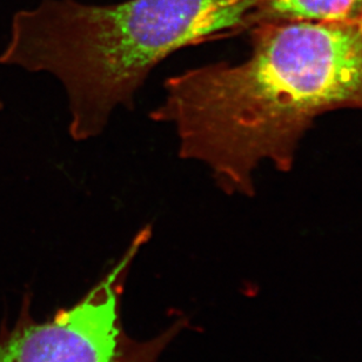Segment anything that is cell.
I'll use <instances>...</instances> for the list:
<instances>
[{
    "label": "cell",
    "mask_w": 362,
    "mask_h": 362,
    "mask_svg": "<svg viewBox=\"0 0 362 362\" xmlns=\"http://www.w3.org/2000/svg\"><path fill=\"white\" fill-rule=\"evenodd\" d=\"M244 63L195 67L165 81L150 113L171 124L179 157L200 161L226 194L253 197V171L292 168L314 119L362 110V21H262Z\"/></svg>",
    "instance_id": "1"
},
{
    "label": "cell",
    "mask_w": 362,
    "mask_h": 362,
    "mask_svg": "<svg viewBox=\"0 0 362 362\" xmlns=\"http://www.w3.org/2000/svg\"><path fill=\"white\" fill-rule=\"evenodd\" d=\"M260 0H127L86 5L44 0L19 11L0 65L62 83L74 141L100 136L112 113L133 110L154 67L175 51L251 28Z\"/></svg>",
    "instance_id": "2"
},
{
    "label": "cell",
    "mask_w": 362,
    "mask_h": 362,
    "mask_svg": "<svg viewBox=\"0 0 362 362\" xmlns=\"http://www.w3.org/2000/svg\"><path fill=\"white\" fill-rule=\"evenodd\" d=\"M150 237V227L140 230L115 267L74 306L45 321L23 310L0 339V362H159L180 324L156 338L136 340L120 317L126 276Z\"/></svg>",
    "instance_id": "3"
},
{
    "label": "cell",
    "mask_w": 362,
    "mask_h": 362,
    "mask_svg": "<svg viewBox=\"0 0 362 362\" xmlns=\"http://www.w3.org/2000/svg\"><path fill=\"white\" fill-rule=\"evenodd\" d=\"M262 21H362V0H260L252 25Z\"/></svg>",
    "instance_id": "4"
}]
</instances>
